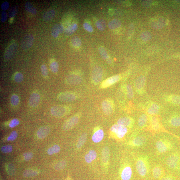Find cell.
<instances>
[{
	"label": "cell",
	"instance_id": "cell-1",
	"mask_svg": "<svg viewBox=\"0 0 180 180\" xmlns=\"http://www.w3.org/2000/svg\"><path fill=\"white\" fill-rule=\"evenodd\" d=\"M136 168L137 173L141 177H145L148 173L149 163L146 156H141L138 157L136 161Z\"/></svg>",
	"mask_w": 180,
	"mask_h": 180
},
{
	"label": "cell",
	"instance_id": "cell-2",
	"mask_svg": "<svg viewBox=\"0 0 180 180\" xmlns=\"http://www.w3.org/2000/svg\"><path fill=\"white\" fill-rule=\"evenodd\" d=\"M166 164L170 169L177 170L180 168V153L175 152L167 158Z\"/></svg>",
	"mask_w": 180,
	"mask_h": 180
},
{
	"label": "cell",
	"instance_id": "cell-3",
	"mask_svg": "<svg viewBox=\"0 0 180 180\" xmlns=\"http://www.w3.org/2000/svg\"><path fill=\"white\" fill-rule=\"evenodd\" d=\"M157 151L160 153L163 154L171 150L173 148V145L170 141L166 139H160L155 144Z\"/></svg>",
	"mask_w": 180,
	"mask_h": 180
},
{
	"label": "cell",
	"instance_id": "cell-4",
	"mask_svg": "<svg viewBox=\"0 0 180 180\" xmlns=\"http://www.w3.org/2000/svg\"><path fill=\"white\" fill-rule=\"evenodd\" d=\"M71 109L68 106L64 105H57L52 106L50 110L51 114L54 116H63L70 111Z\"/></svg>",
	"mask_w": 180,
	"mask_h": 180
},
{
	"label": "cell",
	"instance_id": "cell-5",
	"mask_svg": "<svg viewBox=\"0 0 180 180\" xmlns=\"http://www.w3.org/2000/svg\"><path fill=\"white\" fill-rule=\"evenodd\" d=\"M102 107L103 112L107 116L112 115L114 111V102L110 98H106L102 101Z\"/></svg>",
	"mask_w": 180,
	"mask_h": 180
},
{
	"label": "cell",
	"instance_id": "cell-6",
	"mask_svg": "<svg viewBox=\"0 0 180 180\" xmlns=\"http://www.w3.org/2000/svg\"><path fill=\"white\" fill-rule=\"evenodd\" d=\"M103 71L100 67L96 66L93 68L92 73V80L94 84L100 83L102 80L103 77Z\"/></svg>",
	"mask_w": 180,
	"mask_h": 180
},
{
	"label": "cell",
	"instance_id": "cell-7",
	"mask_svg": "<svg viewBox=\"0 0 180 180\" xmlns=\"http://www.w3.org/2000/svg\"><path fill=\"white\" fill-rule=\"evenodd\" d=\"M77 98L76 93L72 92H61L58 96V100L63 102H72L76 100Z\"/></svg>",
	"mask_w": 180,
	"mask_h": 180
},
{
	"label": "cell",
	"instance_id": "cell-8",
	"mask_svg": "<svg viewBox=\"0 0 180 180\" xmlns=\"http://www.w3.org/2000/svg\"><path fill=\"white\" fill-rule=\"evenodd\" d=\"M110 130L116 135L117 138L122 139L126 134L128 131L127 127L118 124L113 125L111 127Z\"/></svg>",
	"mask_w": 180,
	"mask_h": 180
},
{
	"label": "cell",
	"instance_id": "cell-9",
	"mask_svg": "<svg viewBox=\"0 0 180 180\" xmlns=\"http://www.w3.org/2000/svg\"><path fill=\"white\" fill-rule=\"evenodd\" d=\"M34 41V37L31 34H27L23 38L21 41V46L22 49L24 50H28L31 47Z\"/></svg>",
	"mask_w": 180,
	"mask_h": 180
},
{
	"label": "cell",
	"instance_id": "cell-10",
	"mask_svg": "<svg viewBox=\"0 0 180 180\" xmlns=\"http://www.w3.org/2000/svg\"><path fill=\"white\" fill-rule=\"evenodd\" d=\"M83 78L81 76L75 74H72L66 77L65 82L70 85H76L82 83Z\"/></svg>",
	"mask_w": 180,
	"mask_h": 180
},
{
	"label": "cell",
	"instance_id": "cell-11",
	"mask_svg": "<svg viewBox=\"0 0 180 180\" xmlns=\"http://www.w3.org/2000/svg\"><path fill=\"white\" fill-rule=\"evenodd\" d=\"M120 75H116L110 77L103 81L101 83L100 87L101 88H105L109 87L118 82L121 80Z\"/></svg>",
	"mask_w": 180,
	"mask_h": 180
},
{
	"label": "cell",
	"instance_id": "cell-12",
	"mask_svg": "<svg viewBox=\"0 0 180 180\" xmlns=\"http://www.w3.org/2000/svg\"><path fill=\"white\" fill-rule=\"evenodd\" d=\"M79 120V117L78 116L76 115L71 117L64 123L63 125V129L66 131L70 130L77 124Z\"/></svg>",
	"mask_w": 180,
	"mask_h": 180
},
{
	"label": "cell",
	"instance_id": "cell-13",
	"mask_svg": "<svg viewBox=\"0 0 180 180\" xmlns=\"http://www.w3.org/2000/svg\"><path fill=\"white\" fill-rule=\"evenodd\" d=\"M17 46L15 43L10 44L6 50L4 57L6 60L11 59L17 51Z\"/></svg>",
	"mask_w": 180,
	"mask_h": 180
},
{
	"label": "cell",
	"instance_id": "cell-14",
	"mask_svg": "<svg viewBox=\"0 0 180 180\" xmlns=\"http://www.w3.org/2000/svg\"><path fill=\"white\" fill-rule=\"evenodd\" d=\"M40 100V96L39 92L34 91L30 95L29 100V104L31 108H34L39 105Z\"/></svg>",
	"mask_w": 180,
	"mask_h": 180
},
{
	"label": "cell",
	"instance_id": "cell-15",
	"mask_svg": "<svg viewBox=\"0 0 180 180\" xmlns=\"http://www.w3.org/2000/svg\"><path fill=\"white\" fill-rule=\"evenodd\" d=\"M147 142L146 137L143 136H139L135 137L130 141V145L134 147L143 146Z\"/></svg>",
	"mask_w": 180,
	"mask_h": 180
},
{
	"label": "cell",
	"instance_id": "cell-16",
	"mask_svg": "<svg viewBox=\"0 0 180 180\" xmlns=\"http://www.w3.org/2000/svg\"><path fill=\"white\" fill-rule=\"evenodd\" d=\"M50 131V128L49 126H42L38 129L37 132V136L40 139L45 138L49 134Z\"/></svg>",
	"mask_w": 180,
	"mask_h": 180
},
{
	"label": "cell",
	"instance_id": "cell-17",
	"mask_svg": "<svg viewBox=\"0 0 180 180\" xmlns=\"http://www.w3.org/2000/svg\"><path fill=\"white\" fill-rule=\"evenodd\" d=\"M64 31L63 26L60 24H56L52 27L51 34L54 38H57L59 34Z\"/></svg>",
	"mask_w": 180,
	"mask_h": 180
},
{
	"label": "cell",
	"instance_id": "cell-18",
	"mask_svg": "<svg viewBox=\"0 0 180 180\" xmlns=\"http://www.w3.org/2000/svg\"><path fill=\"white\" fill-rule=\"evenodd\" d=\"M146 82V78L144 76H141L137 78L135 82V87L137 90H140L144 88Z\"/></svg>",
	"mask_w": 180,
	"mask_h": 180
},
{
	"label": "cell",
	"instance_id": "cell-19",
	"mask_svg": "<svg viewBox=\"0 0 180 180\" xmlns=\"http://www.w3.org/2000/svg\"><path fill=\"white\" fill-rule=\"evenodd\" d=\"M132 175V170L130 167H125L121 173V178L122 180H129Z\"/></svg>",
	"mask_w": 180,
	"mask_h": 180
},
{
	"label": "cell",
	"instance_id": "cell-20",
	"mask_svg": "<svg viewBox=\"0 0 180 180\" xmlns=\"http://www.w3.org/2000/svg\"><path fill=\"white\" fill-rule=\"evenodd\" d=\"M104 136V131L102 129H98L92 137V141L95 143H98L102 140Z\"/></svg>",
	"mask_w": 180,
	"mask_h": 180
},
{
	"label": "cell",
	"instance_id": "cell-21",
	"mask_svg": "<svg viewBox=\"0 0 180 180\" xmlns=\"http://www.w3.org/2000/svg\"><path fill=\"white\" fill-rule=\"evenodd\" d=\"M132 123V119L128 117H122L117 121V124L126 127L130 126Z\"/></svg>",
	"mask_w": 180,
	"mask_h": 180
},
{
	"label": "cell",
	"instance_id": "cell-22",
	"mask_svg": "<svg viewBox=\"0 0 180 180\" xmlns=\"http://www.w3.org/2000/svg\"><path fill=\"white\" fill-rule=\"evenodd\" d=\"M169 123L171 126L180 127V115H176L171 117L169 120Z\"/></svg>",
	"mask_w": 180,
	"mask_h": 180
},
{
	"label": "cell",
	"instance_id": "cell-23",
	"mask_svg": "<svg viewBox=\"0 0 180 180\" xmlns=\"http://www.w3.org/2000/svg\"><path fill=\"white\" fill-rule=\"evenodd\" d=\"M163 170L160 166L158 165L154 167L153 170V175L154 178H160L163 175Z\"/></svg>",
	"mask_w": 180,
	"mask_h": 180
},
{
	"label": "cell",
	"instance_id": "cell-24",
	"mask_svg": "<svg viewBox=\"0 0 180 180\" xmlns=\"http://www.w3.org/2000/svg\"><path fill=\"white\" fill-rule=\"evenodd\" d=\"M97 157V153L96 151L90 150L85 156V160L87 163H91Z\"/></svg>",
	"mask_w": 180,
	"mask_h": 180
},
{
	"label": "cell",
	"instance_id": "cell-25",
	"mask_svg": "<svg viewBox=\"0 0 180 180\" xmlns=\"http://www.w3.org/2000/svg\"><path fill=\"white\" fill-rule=\"evenodd\" d=\"M110 157V150L109 147H105L102 151V161L105 163H108Z\"/></svg>",
	"mask_w": 180,
	"mask_h": 180
},
{
	"label": "cell",
	"instance_id": "cell-26",
	"mask_svg": "<svg viewBox=\"0 0 180 180\" xmlns=\"http://www.w3.org/2000/svg\"><path fill=\"white\" fill-rule=\"evenodd\" d=\"M56 12L53 9L49 10L44 13L42 16V19L44 21H48L53 19L55 15Z\"/></svg>",
	"mask_w": 180,
	"mask_h": 180
},
{
	"label": "cell",
	"instance_id": "cell-27",
	"mask_svg": "<svg viewBox=\"0 0 180 180\" xmlns=\"http://www.w3.org/2000/svg\"><path fill=\"white\" fill-rule=\"evenodd\" d=\"M78 25L76 23L71 24L66 29L64 30V32L66 35L67 36L71 35L77 29Z\"/></svg>",
	"mask_w": 180,
	"mask_h": 180
},
{
	"label": "cell",
	"instance_id": "cell-28",
	"mask_svg": "<svg viewBox=\"0 0 180 180\" xmlns=\"http://www.w3.org/2000/svg\"><path fill=\"white\" fill-rule=\"evenodd\" d=\"M159 106L158 105L153 104L147 110V113L151 115H155L158 114L159 111Z\"/></svg>",
	"mask_w": 180,
	"mask_h": 180
},
{
	"label": "cell",
	"instance_id": "cell-29",
	"mask_svg": "<svg viewBox=\"0 0 180 180\" xmlns=\"http://www.w3.org/2000/svg\"><path fill=\"white\" fill-rule=\"evenodd\" d=\"M88 135L86 133H84L79 137L77 143L76 147L78 149H80L83 146L87 139Z\"/></svg>",
	"mask_w": 180,
	"mask_h": 180
},
{
	"label": "cell",
	"instance_id": "cell-30",
	"mask_svg": "<svg viewBox=\"0 0 180 180\" xmlns=\"http://www.w3.org/2000/svg\"><path fill=\"white\" fill-rule=\"evenodd\" d=\"M148 118L147 115L145 114H143L141 115L138 119V124L140 127H143L145 126L148 121Z\"/></svg>",
	"mask_w": 180,
	"mask_h": 180
},
{
	"label": "cell",
	"instance_id": "cell-31",
	"mask_svg": "<svg viewBox=\"0 0 180 180\" xmlns=\"http://www.w3.org/2000/svg\"><path fill=\"white\" fill-rule=\"evenodd\" d=\"M25 8L26 11L31 13L33 15H35L37 13V10L29 2H26Z\"/></svg>",
	"mask_w": 180,
	"mask_h": 180
},
{
	"label": "cell",
	"instance_id": "cell-32",
	"mask_svg": "<svg viewBox=\"0 0 180 180\" xmlns=\"http://www.w3.org/2000/svg\"><path fill=\"white\" fill-rule=\"evenodd\" d=\"M169 101L172 104L180 106V95H171L169 97Z\"/></svg>",
	"mask_w": 180,
	"mask_h": 180
},
{
	"label": "cell",
	"instance_id": "cell-33",
	"mask_svg": "<svg viewBox=\"0 0 180 180\" xmlns=\"http://www.w3.org/2000/svg\"><path fill=\"white\" fill-rule=\"evenodd\" d=\"M121 25V22L116 19H113L108 23V27L112 30H114L120 27Z\"/></svg>",
	"mask_w": 180,
	"mask_h": 180
},
{
	"label": "cell",
	"instance_id": "cell-34",
	"mask_svg": "<svg viewBox=\"0 0 180 180\" xmlns=\"http://www.w3.org/2000/svg\"><path fill=\"white\" fill-rule=\"evenodd\" d=\"M151 124L152 128L154 130H157L160 128V123L156 117H153L151 119Z\"/></svg>",
	"mask_w": 180,
	"mask_h": 180
},
{
	"label": "cell",
	"instance_id": "cell-35",
	"mask_svg": "<svg viewBox=\"0 0 180 180\" xmlns=\"http://www.w3.org/2000/svg\"><path fill=\"white\" fill-rule=\"evenodd\" d=\"M125 89L127 98L129 100L132 99L134 96V92L132 86L130 84H127L125 87Z\"/></svg>",
	"mask_w": 180,
	"mask_h": 180
},
{
	"label": "cell",
	"instance_id": "cell-36",
	"mask_svg": "<svg viewBox=\"0 0 180 180\" xmlns=\"http://www.w3.org/2000/svg\"><path fill=\"white\" fill-rule=\"evenodd\" d=\"M38 172L34 170L29 169L25 171L23 173V175L26 177H32L36 176Z\"/></svg>",
	"mask_w": 180,
	"mask_h": 180
},
{
	"label": "cell",
	"instance_id": "cell-37",
	"mask_svg": "<svg viewBox=\"0 0 180 180\" xmlns=\"http://www.w3.org/2000/svg\"><path fill=\"white\" fill-rule=\"evenodd\" d=\"M96 26L97 28L100 31H103L106 27V22L104 20L99 19L96 22Z\"/></svg>",
	"mask_w": 180,
	"mask_h": 180
},
{
	"label": "cell",
	"instance_id": "cell-38",
	"mask_svg": "<svg viewBox=\"0 0 180 180\" xmlns=\"http://www.w3.org/2000/svg\"><path fill=\"white\" fill-rule=\"evenodd\" d=\"M66 163L65 161L62 160L58 161L54 166V169L56 170L59 171L61 170L66 167Z\"/></svg>",
	"mask_w": 180,
	"mask_h": 180
},
{
	"label": "cell",
	"instance_id": "cell-39",
	"mask_svg": "<svg viewBox=\"0 0 180 180\" xmlns=\"http://www.w3.org/2000/svg\"><path fill=\"white\" fill-rule=\"evenodd\" d=\"M60 150V147L57 145H55L48 149V155H52L54 153H59Z\"/></svg>",
	"mask_w": 180,
	"mask_h": 180
},
{
	"label": "cell",
	"instance_id": "cell-40",
	"mask_svg": "<svg viewBox=\"0 0 180 180\" xmlns=\"http://www.w3.org/2000/svg\"><path fill=\"white\" fill-rule=\"evenodd\" d=\"M71 43L74 47H80L82 44L81 40L78 36H74L71 39Z\"/></svg>",
	"mask_w": 180,
	"mask_h": 180
},
{
	"label": "cell",
	"instance_id": "cell-41",
	"mask_svg": "<svg viewBox=\"0 0 180 180\" xmlns=\"http://www.w3.org/2000/svg\"><path fill=\"white\" fill-rule=\"evenodd\" d=\"M50 68L52 72L54 73H56L59 70V65L57 62L54 61L50 63Z\"/></svg>",
	"mask_w": 180,
	"mask_h": 180
},
{
	"label": "cell",
	"instance_id": "cell-42",
	"mask_svg": "<svg viewBox=\"0 0 180 180\" xmlns=\"http://www.w3.org/2000/svg\"><path fill=\"white\" fill-rule=\"evenodd\" d=\"M19 98L17 95L14 94L12 95L11 98V103L12 106H17L19 105Z\"/></svg>",
	"mask_w": 180,
	"mask_h": 180
},
{
	"label": "cell",
	"instance_id": "cell-43",
	"mask_svg": "<svg viewBox=\"0 0 180 180\" xmlns=\"http://www.w3.org/2000/svg\"><path fill=\"white\" fill-rule=\"evenodd\" d=\"M19 7L15 5L12 7L9 11V17L10 18H13L15 17L17 13Z\"/></svg>",
	"mask_w": 180,
	"mask_h": 180
},
{
	"label": "cell",
	"instance_id": "cell-44",
	"mask_svg": "<svg viewBox=\"0 0 180 180\" xmlns=\"http://www.w3.org/2000/svg\"><path fill=\"white\" fill-rule=\"evenodd\" d=\"M125 95H126V89L124 90L123 88L120 89L117 92V98L119 100L122 101L121 100H124Z\"/></svg>",
	"mask_w": 180,
	"mask_h": 180
},
{
	"label": "cell",
	"instance_id": "cell-45",
	"mask_svg": "<svg viewBox=\"0 0 180 180\" xmlns=\"http://www.w3.org/2000/svg\"><path fill=\"white\" fill-rule=\"evenodd\" d=\"M99 52L103 59L107 60L109 58L108 53L106 49L103 47H100L99 48Z\"/></svg>",
	"mask_w": 180,
	"mask_h": 180
},
{
	"label": "cell",
	"instance_id": "cell-46",
	"mask_svg": "<svg viewBox=\"0 0 180 180\" xmlns=\"http://www.w3.org/2000/svg\"><path fill=\"white\" fill-rule=\"evenodd\" d=\"M23 74L21 72L16 73L14 76V80L16 82L19 83L23 81Z\"/></svg>",
	"mask_w": 180,
	"mask_h": 180
},
{
	"label": "cell",
	"instance_id": "cell-47",
	"mask_svg": "<svg viewBox=\"0 0 180 180\" xmlns=\"http://www.w3.org/2000/svg\"><path fill=\"white\" fill-rule=\"evenodd\" d=\"M13 150V147L11 145H5L2 147L1 149L2 152L5 153H11Z\"/></svg>",
	"mask_w": 180,
	"mask_h": 180
},
{
	"label": "cell",
	"instance_id": "cell-48",
	"mask_svg": "<svg viewBox=\"0 0 180 180\" xmlns=\"http://www.w3.org/2000/svg\"><path fill=\"white\" fill-rule=\"evenodd\" d=\"M41 70L42 75L44 78H47L48 76V71L47 67L45 65H42L41 67Z\"/></svg>",
	"mask_w": 180,
	"mask_h": 180
},
{
	"label": "cell",
	"instance_id": "cell-49",
	"mask_svg": "<svg viewBox=\"0 0 180 180\" xmlns=\"http://www.w3.org/2000/svg\"><path fill=\"white\" fill-rule=\"evenodd\" d=\"M17 131H13L8 137L7 140L9 141H13L15 140L17 138Z\"/></svg>",
	"mask_w": 180,
	"mask_h": 180
},
{
	"label": "cell",
	"instance_id": "cell-50",
	"mask_svg": "<svg viewBox=\"0 0 180 180\" xmlns=\"http://www.w3.org/2000/svg\"><path fill=\"white\" fill-rule=\"evenodd\" d=\"M19 124V121L17 119H13L10 122L9 126L11 128H13Z\"/></svg>",
	"mask_w": 180,
	"mask_h": 180
},
{
	"label": "cell",
	"instance_id": "cell-51",
	"mask_svg": "<svg viewBox=\"0 0 180 180\" xmlns=\"http://www.w3.org/2000/svg\"><path fill=\"white\" fill-rule=\"evenodd\" d=\"M24 159L26 161H29L33 157V154L30 152L24 153L23 155Z\"/></svg>",
	"mask_w": 180,
	"mask_h": 180
},
{
	"label": "cell",
	"instance_id": "cell-52",
	"mask_svg": "<svg viewBox=\"0 0 180 180\" xmlns=\"http://www.w3.org/2000/svg\"><path fill=\"white\" fill-rule=\"evenodd\" d=\"M83 27L85 29L89 32H92L94 31L92 26L88 23H84L83 25Z\"/></svg>",
	"mask_w": 180,
	"mask_h": 180
},
{
	"label": "cell",
	"instance_id": "cell-53",
	"mask_svg": "<svg viewBox=\"0 0 180 180\" xmlns=\"http://www.w3.org/2000/svg\"><path fill=\"white\" fill-rule=\"evenodd\" d=\"M7 19V12L5 11H2L1 13V21L3 23L5 22Z\"/></svg>",
	"mask_w": 180,
	"mask_h": 180
},
{
	"label": "cell",
	"instance_id": "cell-54",
	"mask_svg": "<svg viewBox=\"0 0 180 180\" xmlns=\"http://www.w3.org/2000/svg\"><path fill=\"white\" fill-rule=\"evenodd\" d=\"M9 7V3L7 1H5L2 3L1 5V8L3 11H6Z\"/></svg>",
	"mask_w": 180,
	"mask_h": 180
},
{
	"label": "cell",
	"instance_id": "cell-55",
	"mask_svg": "<svg viewBox=\"0 0 180 180\" xmlns=\"http://www.w3.org/2000/svg\"><path fill=\"white\" fill-rule=\"evenodd\" d=\"M161 180H175L173 177L168 176L163 177Z\"/></svg>",
	"mask_w": 180,
	"mask_h": 180
},
{
	"label": "cell",
	"instance_id": "cell-56",
	"mask_svg": "<svg viewBox=\"0 0 180 180\" xmlns=\"http://www.w3.org/2000/svg\"><path fill=\"white\" fill-rule=\"evenodd\" d=\"M106 61H107V62H108L109 64H110L112 63V60H111L110 58H108V59L106 60Z\"/></svg>",
	"mask_w": 180,
	"mask_h": 180
},
{
	"label": "cell",
	"instance_id": "cell-57",
	"mask_svg": "<svg viewBox=\"0 0 180 180\" xmlns=\"http://www.w3.org/2000/svg\"></svg>",
	"mask_w": 180,
	"mask_h": 180
}]
</instances>
